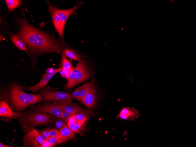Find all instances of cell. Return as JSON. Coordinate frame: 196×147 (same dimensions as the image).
<instances>
[{
  "label": "cell",
  "instance_id": "cell-5",
  "mask_svg": "<svg viewBox=\"0 0 196 147\" xmlns=\"http://www.w3.org/2000/svg\"><path fill=\"white\" fill-rule=\"evenodd\" d=\"M38 94L43 97L41 102H48L67 99L72 102L71 94L69 92L57 91L48 86L38 90Z\"/></svg>",
  "mask_w": 196,
  "mask_h": 147
},
{
  "label": "cell",
  "instance_id": "cell-1",
  "mask_svg": "<svg viewBox=\"0 0 196 147\" xmlns=\"http://www.w3.org/2000/svg\"><path fill=\"white\" fill-rule=\"evenodd\" d=\"M20 28L18 34L26 43L29 55L38 57L49 53L59 54L63 48L54 38L34 27L25 17L17 20Z\"/></svg>",
  "mask_w": 196,
  "mask_h": 147
},
{
  "label": "cell",
  "instance_id": "cell-9",
  "mask_svg": "<svg viewBox=\"0 0 196 147\" xmlns=\"http://www.w3.org/2000/svg\"><path fill=\"white\" fill-rule=\"evenodd\" d=\"M0 117L1 120L6 122L18 117L8 104L2 99L0 101Z\"/></svg>",
  "mask_w": 196,
  "mask_h": 147
},
{
  "label": "cell",
  "instance_id": "cell-27",
  "mask_svg": "<svg viewBox=\"0 0 196 147\" xmlns=\"http://www.w3.org/2000/svg\"><path fill=\"white\" fill-rule=\"evenodd\" d=\"M81 121L77 120L75 117V115L71 116L68 119L67 125L68 126H70V125L74 123L79 122Z\"/></svg>",
  "mask_w": 196,
  "mask_h": 147
},
{
  "label": "cell",
  "instance_id": "cell-18",
  "mask_svg": "<svg viewBox=\"0 0 196 147\" xmlns=\"http://www.w3.org/2000/svg\"><path fill=\"white\" fill-rule=\"evenodd\" d=\"M62 67L61 74L64 77L66 78L67 75L73 69L74 67L70 62L65 57H62Z\"/></svg>",
  "mask_w": 196,
  "mask_h": 147
},
{
  "label": "cell",
  "instance_id": "cell-12",
  "mask_svg": "<svg viewBox=\"0 0 196 147\" xmlns=\"http://www.w3.org/2000/svg\"><path fill=\"white\" fill-rule=\"evenodd\" d=\"M54 102L65 111L73 115H75L81 107L77 103H73L67 99Z\"/></svg>",
  "mask_w": 196,
  "mask_h": 147
},
{
  "label": "cell",
  "instance_id": "cell-10",
  "mask_svg": "<svg viewBox=\"0 0 196 147\" xmlns=\"http://www.w3.org/2000/svg\"><path fill=\"white\" fill-rule=\"evenodd\" d=\"M140 115V113L136 109L126 107L121 109L116 117L128 121H132L138 118Z\"/></svg>",
  "mask_w": 196,
  "mask_h": 147
},
{
  "label": "cell",
  "instance_id": "cell-25",
  "mask_svg": "<svg viewBox=\"0 0 196 147\" xmlns=\"http://www.w3.org/2000/svg\"><path fill=\"white\" fill-rule=\"evenodd\" d=\"M81 88L82 86L78 87L71 94L72 97L74 98L76 100H78Z\"/></svg>",
  "mask_w": 196,
  "mask_h": 147
},
{
  "label": "cell",
  "instance_id": "cell-3",
  "mask_svg": "<svg viewBox=\"0 0 196 147\" xmlns=\"http://www.w3.org/2000/svg\"><path fill=\"white\" fill-rule=\"evenodd\" d=\"M40 104H34L28 107L17 118L23 133L24 135L31 127L52 124L53 120Z\"/></svg>",
  "mask_w": 196,
  "mask_h": 147
},
{
  "label": "cell",
  "instance_id": "cell-15",
  "mask_svg": "<svg viewBox=\"0 0 196 147\" xmlns=\"http://www.w3.org/2000/svg\"><path fill=\"white\" fill-rule=\"evenodd\" d=\"M48 2L49 5L51 15L55 29L60 36L62 38L64 29L62 27L60 18L55 10L53 6L49 1H48Z\"/></svg>",
  "mask_w": 196,
  "mask_h": 147
},
{
  "label": "cell",
  "instance_id": "cell-31",
  "mask_svg": "<svg viewBox=\"0 0 196 147\" xmlns=\"http://www.w3.org/2000/svg\"><path fill=\"white\" fill-rule=\"evenodd\" d=\"M0 147H13L14 146H9L2 143L1 142H0Z\"/></svg>",
  "mask_w": 196,
  "mask_h": 147
},
{
  "label": "cell",
  "instance_id": "cell-2",
  "mask_svg": "<svg viewBox=\"0 0 196 147\" xmlns=\"http://www.w3.org/2000/svg\"><path fill=\"white\" fill-rule=\"evenodd\" d=\"M20 86L18 82L13 81L0 88V99L8 104L18 117L29 106L41 102L43 99V97L38 94L25 92Z\"/></svg>",
  "mask_w": 196,
  "mask_h": 147
},
{
  "label": "cell",
  "instance_id": "cell-30",
  "mask_svg": "<svg viewBox=\"0 0 196 147\" xmlns=\"http://www.w3.org/2000/svg\"><path fill=\"white\" fill-rule=\"evenodd\" d=\"M49 138L47 140L44 141L41 145V147H51Z\"/></svg>",
  "mask_w": 196,
  "mask_h": 147
},
{
  "label": "cell",
  "instance_id": "cell-20",
  "mask_svg": "<svg viewBox=\"0 0 196 147\" xmlns=\"http://www.w3.org/2000/svg\"><path fill=\"white\" fill-rule=\"evenodd\" d=\"M62 56L67 57L72 60L78 61L81 60V56L77 53L68 48H66L63 49L62 52Z\"/></svg>",
  "mask_w": 196,
  "mask_h": 147
},
{
  "label": "cell",
  "instance_id": "cell-28",
  "mask_svg": "<svg viewBox=\"0 0 196 147\" xmlns=\"http://www.w3.org/2000/svg\"><path fill=\"white\" fill-rule=\"evenodd\" d=\"M51 147L54 146L58 143V138L56 136H50L49 138Z\"/></svg>",
  "mask_w": 196,
  "mask_h": 147
},
{
  "label": "cell",
  "instance_id": "cell-29",
  "mask_svg": "<svg viewBox=\"0 0 196 147\" xmlns=\"http://www.w3.org/2000/svg\"><path fill=\"white\" fill-rule=\"evenodd\" d=\"M72 115H73L66 111L64 110L62 113V119L67 122L69 118Z\"/></svg>",
  "mask_w": 196,
  "mask_h": 147
},
{
  "label": "cell",
  "instance_id": "cell-22",
  "mask_svg": "<svg viewBox=\"0 0 196 147\" xmlns=\"http://www.w3.org/2000/svg\"><path fill=\"white\" fill-rule=\"evenodd\" d=\"M89 82H87L82 86L78 101L82 103L88 90Z\"/></svg>",
  "mask_w": 196,
  "mask_h": 147
},
{
  "label": "cell",
  "instance_id": "cell-26",
  "mask_svg": "<svg viewBox=\"0 0 196 147\" xmlns=\"http://www.w3.org/2000/svg\"><path fill=\"white\" fill-rule=\"evenodd\" d=\"M49 134L50 136H58V130L55 128H51L49 127Z\"/></svg>",
  "mask_w": 196,
  "mask_h": 147
},
{
  "label": "cell",
  "instance_id": "cell-8",
  "mask_svg": "<svg viewBox=\"0 0 196 147\" xmlns=\"http://www.w3.org/2000/svg\"><path fill=\"white\" fill-rule=\"evenodd\" d=\"M89 82L88 92L82 103L87 107L92 108L95 106L97 96L94 80Z\"/></svg>",
  "mask_w": 196,
  "mask_h": 147
},
{
  "label": "cell",
  "instance_id": "cell-13",
  "mask_svg": "<svg viewBox=\"0 0 196 147\" xmlns=\"http://www.w3.org/2000/svg\"><path fill=\"white\" fill-rule=\"evenodd\" d=\"M82 4L79 3L71 9H60L53 6L55 10L60 18L63 28L64 29L65 23L68 17L74 12Z\"/></svg>",
  "mask_w": 196,
  "mask_h": 147
},
{
  "label": "cell",
  "instance_id": "cell-11",
  "mask_svg": "<svg viewBox=\"0 0 196 147\" xmlns=\"http://www.w3.org/2000/svg\"><path fill=\"white\" fill-rule=\"evenodd\" d=\"M75 136L74 132L66 125L58 129L57 136L58 143L61 144L75 138Z\"/></svg>",
  "mask_w": 196,
  "mask_h": 147
},
{
  "label": "cell",
  "instance_id": "cell-16",
  "mask_svg": "<svg viewBox=\"0 0 196 147\" xmlns=\"http://www.w3.org/2000/svg\"><path fill=\"white\" fill-rule=\"evenodd\" d=\"M86 122L76 123L68 126L74 133L78 134L81 136H85L86 135L87 132L89 130V128Z\"/></svg>",
  "mask_w": 196,
  "mask_h": 147
},
{
  "label": "cell",
  "instance_id": "cell-24",
  "mask_svg": "<svg viewBox=\"0 0 196 147\" xmlns=\"http://www.w3.org/2000/svg\"><path fill=\"white\" fill-rule=\"evenodd\" d=\"M38 131L42 137L44 141L47 140L50 137L49 134V127L43 130H38Z\"/></svg>",
  "mask_w": 196,
  "mask_h": 147
},
{
  "label": "cell",
  "instance_id": "cell-19",
  "mask_svg": "<svg viewBox=\"0 0 196 147\" xmlns=\"http://www.w3.org/2000/svg\"><path fill=\"white\" fill-rule=\"evenodd\" d=\"M10 37L12 41L19 49L27 52L26 43L18 34H12L11 35Z\"/></svg>",
  "mask_w": 196,
  "mask_h": 147
},
{
  "label": "cell",
  "instance_id": "cell-14",
  "mask_svg": "<svg viewBox=\"0 0 196 147\" xmlns=\"http://www.w3.org/2000/svg\"><path fill=\"white\" fill-rule=\"evenodd\" d=\"M43 106L46 112L50 113L57 118L62 119V113L64 109L55 102L43 103Z\"/></svg>",
  "mask_w": 196,
  "mask_h": 147
},
{
  "label": "cell",
  "instance_id": "cell-4",
  "mask_svg": "<svg viewBox=\"0 0 196 147\" xmlns=\"http://www.w3.org/2000/svg\"><path fill=\"white\" fill-rule=\"evenodd\" d=\"M93 70L87 59H82L78 62L73 69L67 75V81L63 88L70 89L77 85L92 78Z\"/></svg>",
  "mask_w": 196,
  "mask_h": 147
},
{
  "label": "cell",
  "instance_id": "cell-7",
  "mask_svg": "<svg viewBox=\"0 0 196 147\" xmlns=\"http://www.w3.org/2000/svg\"><path fill=\"white\" fill-rule=\"evenodd\" d=\"M61 70V68L55 69H52L50 71V69L48 70L50 72H48L44 75H42L41 80L36 85L29 86L21 85L20 87L23 90H26L28 91H31L32 93H35L45 87L52 78L58 72H60Z\"/></svg>",
  "mask_w": 196,
  "mask_h": 147
},
{
  "label": "cell",
  "instance_id": "cell-17",
  "mask_svg": "<svg viewBox=\"0 0 196 147\" xmlns=\"http://www.w3.org/2000/svg\"><path fill=\"white\" fill-rule=\"evenodd\" d=\"M97 114L94 112L89 111L81 107L75 116L77 120L83 122H87L90 117H96Z\"/></svg>",
  "mask_w": 196,
  "mask_h": 147
},
{
  "label": "cell",
  "instance_id": "cell-6",
  "mask_svg": "<svg viewBox=\"0 0 196 147\" xmlns=\"http://www.w3.org/2000/svg\"><path fill=\"white\" fill-rule=\"evenodd\" d=\"M22 147H41L44 141L42 137L34 127L24 135Z\"/></svg>",
  "mask_w": 196,
  "mask_h": 147
},
{
  "label": "cell",
  "instance_id": "cell-21",
  "mask_svg": "<svg viewBox=\"0 0 196 147\" xmlns=\"http://www.w3.org/2000/svg\"><path fill=\"white\" fill-rule=\"evenodd\" d=\"M51 117L53 118V126L54 128L59 129L65 125H67V122L64 119L61 118H57L54 115L49 114Z\"/></svg>",
  "mask_w": 196,
  "mask_h": 147
},
{
  "label": "cell",
  "instance_id": "cell-23",
  "mask_svg": "<svg viewBox=\"0 0 196 147\" xmlns=\"http://www.w3.org/2000/svg\"><path fill=\"white\" fill-rule=\"evenodd\" d=\"M9 10L12 11L18 7L20 4L21 1L18 0H5Z\"/></svg>",
  "mask_w": 196,
  "mask_h": 147
}]
</instances>
